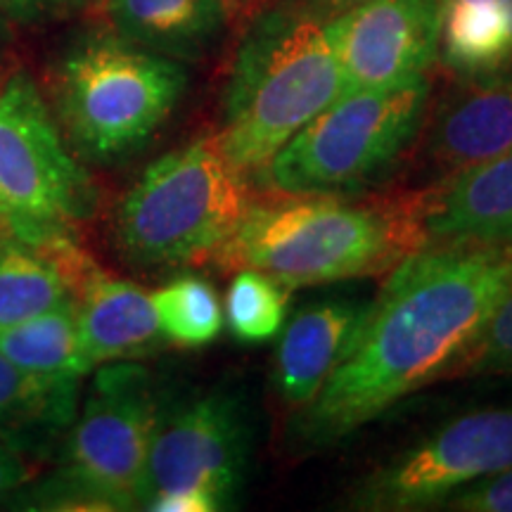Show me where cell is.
Wrapping results in <instances>:
<instances>
[{
	"mask_svg": "<svg viewBox=\"0 0 512 512\" xmlns=\"http://www.w3.org/2000/svg\"><path fill=\"white\" fill-rule=\"evenodd\" d=\"M510 294L512 242H434L403 256L320 394L294 413L290 446L313 453L342 444L456 373Z\"/></svg>",
	"mask_w": 512,
	"mask_h": 512,
	"instance_id": "6da1fadb",
	"label": "cell"
},
{
	"mask_svg": "<svg viewBox=\"0 0 512 512\" xmlns=\"http://www.w3.org/2000/svg\"><path fill=\"white\" fill-rule=\"evenodd\" d=\"M325 22L302 5H275L242 36L214 136L242 174H259L294 133L344 95Z\"/></svg>",
	"mask_w": 512,
	"mask_h": 512,
	"instance_id": "7a4b0ae2",
	"label": "cell"
},
{
	"mask_svg": "<svg viewBox=\"0 0 512 512\" xmlns=\"http://www.w3.org/2000/svg\"><path fill=\"white\" fill-rule=\"evenodd\" d=\"M422 247L408 209L370 207L339 195H287L254 204L216 254L223 268H254L292 287L392 271Z\"/></svg>",
	"mask_w": 512,
	"mask_h": 512,
	"instance_id": "3957f363",
	"label": "cell"
},
{
	"mask_svg": "<svg viewBox=\"0 0 512 512\" xmlns=\"http://www.w3.org/2000/svg\"><path fill=\"white\" fill-rule=\"evenodd\" d=\"M249 207L247 174L216 138H197L152 162L124 192L112 221L114 245L140 268L216 259Z\"/></svg>",
	"mask_w": 512,
	"mask_h": 512,
	"instance_id": "277c9868",
	"label": "cell"
},
{
	"mask_svg": "<svg viewBox=\"0 0 512 512\" xmlns=\"http://www.w3.org/2000/svg\"><path fill=\"white\" fill-rule=\"evenodd\" d=\"M188 74L174 57L124 36H95L64 55L55 119L76 157L117 164L136 155L181 102Z\"/></svg>",
	"mask_w": 512,
	"mask_h": 512,
	"instance_id": "5b68a950",
	"label": "cell"
},
{
	"mask_svg": "<svg viewBox=\"0 0 512 512\" xmlns=\"http://www.w3.org/2000/svg\"><path fill=\"white\" fill-rule=\"evenodd\" d=\"M427 76L347 93L294 133L256 174L278 195H344L380 181L418 140L430 110Z\"/></svg>",
	"mask_w": 512,
	"mask_h": 512,
	"instance_id": "8992f818",
	"label": "cell"
},
{
	"mask_svg": "<svg viewBox=\"0 0 512 512\" xmlns=\"http://www.w3.org/2000/svg\"><path fill=\"white\" fill-rule=\"evenodd\" d=\"M95 207L91 176L27 74L0 83V230L46 242L72 238Z\"/></svg>",
	"mask_w": 512,
	"mask_h": 512,
	"instance_id": "52a82bcc",
	"label": "cell"
},
{
	"mask_svg": "<svg viewBox=\"0 0 512 512\" xmlns=\"http://www.w3.org/2000/svg\"><path fill=\"white\" fill-rule=\"evenodd\" d=\"M252 422L233 389H209L162 408L147 453L140 510L216 512L245 486Z\"/></svg>",
	"mask_w": 512,
	"mask_h": 512,
	"instance_id": "ba28073f",
	"label": "cell"
},
{
	"mask_svg": "<svg viewBox=\"0 0 512 512\" xmlns=\"http://www.w3.org/2000/svg\"><path fill=\"white\" fill-rule=\"evenodd\" d=\"M159 411L155 382L138 361L98 366L69 425L57 475L76 486L93 510L140 508Z\"/></svg>",
	"mask_w": 512,
	"mask_h": 512,
	"instance_id": "9c48e42d",
	"label": "cell"
},
{
	"mask_svg": "<svg viewBox=\"0 0 512 512\" xmlns=\"http://www.w3.org/2000/svg\"><path fill=\"white\" fill-rule=\"evenodd\" d=\"M512 467V408L463 413L375 467L349 508L406 512L446 505L458 491Z\"/></svg>",
	"mask_w": 512,
	"mask_h": 512,
	"instance_id": "30bf717a",
	"label": "cell"
},
{
	"mask_svg": "<svg viewBox=\"0 0 512 512\" xmlns=\"http://www.w3.org/2000/svg\"><path fill=\"white\" fill-rule=\"evenodd\" d=\"M344 95L427 76L439 50V0H363L325 22Z\"/></svg>",
	"mask_w": 512,
	"mask_h": 512,
	"instance_id": "8fae6325",
	"label": "cell"
},
{
	"mask_svg": "<svg viewBox=\"0 0 512 512\" xmlns=\"http://www.w3.org/2000/svg\"><path fill=\"white\" fill-rule=\"evenodd\" d=\"M370 299L328 297L304 304L280 330L273 387L290 411L316 399L354 342Z\"/></svg>",
	"mask_w": 512,
	"mask_h": 512,
	"instance_id": "7c38bea8",
	"label": "cell"
},
{
	"mask_svg": "<svg viewBox=\"0 0 512 512\" xmlns=\"http://www.w3.org/2000/svg\"><path fill=\"white\" fill-rule=\"evenodd\" d=\"M422 247L434 242H512V150L467 166L411 204Z\"/></svg>",
	"mask_w": 512,
	"mask_h": 512,
	"instance_id": "4fadbf2b",
	"label": "cell"
},
{
	"mask_svg": "<svg viewBox=\"0 0 512 512\" xmlns=\"http://www.w3.org/2000/svg\"><path fill=\"white\" fill-rule=\"evenodd\" d=\"M512 150V69L463 81L434 112L425 138L427 162L439 174L458 171Z\"/></svg>",
	"mask_w": 512,
	"mask_h": 512,
	"instance_id": "5bb4252c",
	"label": "cell"
},
{
	"mask_svg": "<svg viewBox=\"0 0 512 512\" xmlns=\"http://www.w3.org/2000/svg\"><path fill=\"white\" fill-rule=\"evenodd\" d=\"M76 320L88 363L138 361L166 342L159 330L152 294L93 266L76 292Z\"/></svg>",
	"mask_w": 512,
	"mask_h": 512,
	"instance_id": "9a60e30c",
	"label": "cell"
},
{
	"mask_svg": "<svg viewBox=\"0 0 512 512\" xmlns=\"http://www.w3.org/2000/svg\"><path fill=\"white\" fill-rule=\"evenodd\" d=\"M93 266L74 238L38 245L0 230V332L72 302Z\"/></svg>",
	"mask_w": 512,
	"mask_h": 512,
	"instance_id": "2e32d148",
	"label": "cell"
},
{
	"mask_svg": "<svg viewBox=\"0 0 512 512\" xmlns=\"http://www.w3.org/2000/svg\"><path fill=\"white\" fill-rule=\"evenodd\" d=\"M437 60L460 81L512 69V0H439Z\"/></svg>",
	"mask_w": 512,
	"mask_h": 512,
	"instance_id": "e0dca14e",
	"label": "cell"
},
{
	"mask_svg": "<svg viewBox=\"0 0 512 512\" xmlns=\"http://www.w3.org/2000/svg\"><path fill=\"white\" fill-rule=\"evenodd\" d=\"M119 36L174 60H195L223 27L226 0H107Z\"/></svg>",
	"mask_w": 512,
	"mask_h": 512,
	"instance_id": "ac0fdd59",
	"label": "cell"
},
{
	"mask_svg": "<svg viewBox=\"0 0 512 512\" xmlns=\"http://www.w3.org/2000/svg\"><path fill=\"white\" fill-rule=\"evenodd\" d=\"M79 384L50 382L0 354V439L24 451L72 425Z\"/></svg>",
	"mask_w": 512,
	"mask_h": 512,
	"instance_id": "d6986e66",
	"label": "cell"
},
{
	"mask_svg": "<svg viewBox=\"0 0 512 512\" xmlns=\"http://www.w3.org/2000/svg\"><path fill=\"white\" fill-rule=\"evenodd\" d=\"M0 354L50 382L81 384L83 377L93 373L81 344L76 299L0 332Z\"/></svg>",
	"mask_w": 512,
	"mask_h": 512,
	"instance_id": "ffe728a7",
	"label": "cell"
},
{
	"mask_svg": "<svg viewBox=\"0 0 512 512\" xmlns=\"http://www.w3.org/2000/svg\"><path fill=\"white\" fill-rule=\"evenodd\" d=\"M152 306L166 342L183 349L207 347L226 323L219 294L197 275H181L159 287L152 292Z\"/></svg>",
	"mask_w": 512,
	"mask_h": 512,
	"instance_id": "44dd1931",
	"label": "cell"
},
{
	"mask_svg": "<svg viewBox=\"0 0 512 512\" xmlns=\"http://www.w3.org/2000/svg\"><path fill=\"white\" fill-rule=\"evenodd\" d=\"M223 318L240 342H268L280 335L287 320V287L254 268H238L228 287Z\"/></svg>",
	"mask_w": 512,
	"mask_h": 512,
	"instance_id": "7402d4cb",
	"label": "cell"
},
{
	"mask_svg": "<svg viewBox=\"0 0 512 512\" xmlns=\"http://www.w3.org/2000/svg\"><path fill=\"white\" fill-rule=\"evenodd\" d=\"M512 377V294L498 306L482 335L472 344L456 373Z\"/></svg>",
	"mask_w": 512,
	"mask_h": 512,
	"instance_id": "603a6c76",
	"label": "cell"
},
{
	"mask_svg": "<svg viewBox=\"0 0 512 512\" xmlns=\"http://www.w3.org/2000/svg\"><path fill=\"white\" fill-rule=\"evenodd\" d=\"M446 508L465 512H512V467L458 491L446 503Z\"/></svg>",
	"mask_w": 512,
	"mask_h": 512,
	"instance_id": "cb8c5ba5",
	"label": "cell"
},
{
	"mask_svg": "<svg viewBox=\"0 0 512 512\" xmlns=\"http://www.w3.org/2000/svg\"><path fill=\"white\" fill-rule=\"evenodd\" d=\"M34 477V465L29 460V451L10 441L0 439V501H8L15 491Z\"/></svg>",
	"mask_w": 512,
	"mask_h": 512,
	"instance_id": "d4e9b609",
	"label": "cell"
},
{
	"mask_svg": "<svg viewBox=\"0 0 512 512\" xmlns=\"http://www.w3.org/2000/svg\"><path fill=\"white\" fill-rule=\"evenodd\" d=\"M50 3L53 0H0V12L15 22H31L41 17Z\"/></svg>",
	"mask_w": 512,
	"mask_h": 512,
	"instance_id": "484cf974",
	"label": "cell"
},
{
	"mask_svg": "<svg viewBox=\"0 0 512 512\" xmlns=\"http://www.w3.org/2000/svg\"><path fill=\"white\" fill-rule=\"evenodd\" d=\"M363 3V0H316V5H320L323 10H330V12H342L347 8H354V5Z\"/></svg>",
	"mask_w": 512,
	"mask_h": 512,
	"instance_id": "4316f807",
	"label": "cell"
}]
</instances>
